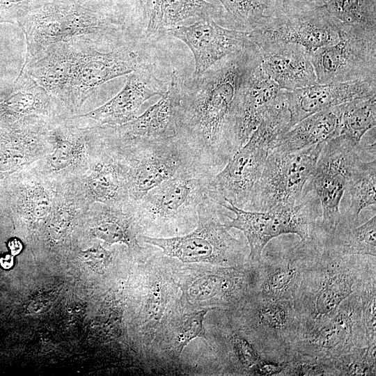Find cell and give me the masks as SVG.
Returning a JSON list of instances; mask_svg holds the SVG:
<instances>
[{"label": "cell", "instance_id": "obj_1", "mask_svg": "<svg viewBox=\"0 0 376 376\" xmlns=\"http://www.w3.org/2000/svg\"><path fill=\"white\" fill-rule=\"evenodd\" d=\"M259 63L258 47L253 45L180 85V132L205 148L216 162H228L238 150L234 106L244 82Z\"/></svg>", "mask_w": 376, "mask_h": 376}, {"label": "cell", "instance_id": "obj_2", "mask_svg": "<svg viewBox=\"0 0 376 376\" xmlns=\"http://www.w3.org/2000/svg\"><path fill=\"white\" fill-rule=\"evenodd\" d=\"M95 40L81 37L52 45L21 70L75 113L98 87L129 75L139 65L137 54L131 49L101 52L96 49Z\"/></svg>", "mask_w": 376, "mask_h": 376}, {"label": "cell", "instance_id": "obj_3", "mask_svg": "<svg viewBox=\"0 0 376 376\" xmlns=\"http://www.w3.org/2000/svg\"><path fill=\"white\" fill-rule=\"evenodd\" d=\"M17 24L26 42L23 66L52 45L81 37L98 40L120 26L92 0H33Z\"/></svg>", "mask_w": 376, "mask_h": 376}, {"label": "cell", "instance_id": "obj_4", "mask_svg": "<svg viewBox=\"0 0 376 376\" xmlns=\"http://www.w3.org/2000/svg\"><path fill=\"white\" fill-rule=\"evenodd\" d=\"M289 122L285 95L282 93L246 143L210 179L208 196L220 205L246 206L276 139L289 130Z\"/></svg>", "mask_w": 376, "mask_h": 376}, {"label": "cell", "instance_id": "obj_5", "mask_svg": "<svg viewBox=\"0 0 376 376\" xmlns=\"http://www.w3.org/2000/svg\"><path fill=\"white\" fill-rule=\"evenodd\" d=\"M249 32L255 45L293 43L309 52L334 44L340 38V29L324 6L306 0H269L265 16Z\"/></svg>", "mask_w": 376, "mask_h": 376}, {"label": "cell", "instance_id": "obj_6", "mask_svg": "<svg viewBox=\"0 0 376 376\" xmlns=\"http://www.w3.org/2000/svg\"><path fill=\"white\" fill-rule=\"evenodd\" d=\"M324 143L291 152L272 149L246 205L251 211L265 212L297 204L304 196Z\"/></svg>", "mask_w": 376, "mask_h": 376}, {"label": "cell", "instance_id": "obj_7", "mask_svg": "<svg viewBox=\"0 0 376 376\" xmlns=\"http://www.w3.org/2000/svg\"><path fill=\"white\" fill-rule=\"evenodd\" d=\"M214 203L207 197L200 203L196 228L189 234L166 238L145 236L143 241L184 263L236 265L242 256L241 244L220 222Z\"/></svg>", "mask_w": 376, "mask_h": 376}, {"label": "cell", "instance_id": "obj_8", "mask_svg": "<svg viewBox=\"0 0 376 376\" xmlns=\"http://www.w3.org/2000/svg\"><path fill=\"white\" fill-rule=\"evenodd\" d=\"M221 206L235 215L229 217L224 226L243 232L249 245V257L256 261L268 242L281 235L296 234L302 242L313 238L320 205L315 193L311 191L294 206L269 211H247L231 203Z\"/></svg>", "mask_w": 376, "mask_h": 376}, {"label": "cell", "instance_id": "obj_9", "mask_svg": "<svg viewBox=\"0 0 376 376\" xmlns=\"http://www.w3.org/2000/svg\"><path fill=\"white\" fill-rule=\"evenodd\" d=\"M359 144L338 136L324 143L314 173L305 194L313 191L319 199L322 219L320 228L327 241L334 236L340 223V204L350 173L361 159Z\"/></svg>", "mask_w": 376, "mask_h": 376}, {"label": "cell", "instance_id": "obj_10", "mask_svg": "<svg viewBox=\"0 0 376 376\" xmlns=\"http://www.w3.org/2000/svg\"><path fill=\"white\" fill-rule=\"evenodd\" d=\"M309 57L318 84L376 80V30L343 29L338 41Z\"/></svg>", "mask_w": 376, "mask_h": 376}, {"label": "cell", "instance_id": "obj_11", "mask_svg": "<svg viewBox=\"0 0 376 376\" xmlns=\"http://www.w3.org/2000/svg\"><path fill=\"white\" fill-rule=\"evenodd\" d=\"M210 178H199L193 169L166 180L138 200L140 213L148 223L156 225L188 216L197 217L200 203L209 197Z\"/></svg>", "mask_w": 376, "mask_h": 376}, {"label": "cell", "instance_id": "obj_12", "mask_svg": "<svg viewBox=\"0 0 376 376\" xmlns=\"http://www.w3.org/2000/svg\"><path fill=\"white\" fill-rule=\"evenodd\" d=\"M185 43L195 63L193 75L204 73L223 58L254 45L249 31L224 28L210 17H201L188 26H175L166 31Z\"/></svg>", "mask_w": 376, "mask_h": 376}, {"label": "cell", "instance_id": "obj_13", "mask_svg": "<svg viewBox=\"0 0 376 376\" xmlns=\"http://www.w3.org/2000/svg\"><path fill=\"white\" fill-rule=\"evenodd\" d=\"M98 134L99 127H79L60 118L50 120L47 135L52 149L44 157L41 173L49 178L83 175Z\"/></svg>", "mask_w": 376, "mask_h": 376}, {"label": "cell", "instance_id": "obj_14", "mask_svg": "<svg viewBox=\"0 0 376 376\" xmlns=\"http://www.w3.org/2000/svg\"><path fill=\"white\" fill-rule=\"evenodd\" d=\"M170 139L149 141V148L127 164L130 199L138 201L162 182L193 170L188 150L169 143Z\"/></svg>", "mask_w": 376, "mask_h": 376}, {"label": "cell", "instance_id": "obj_15", "mask_svg": "<svg viewBox=\"0 0 376 376\" xmlns=\"http://www.w3.org/2000/svg\"><path fill=\"white\" fill-rule=\"evenodd\" d=\"M141 116L125 124L111 126L120 141L148 142L173 138L179 134L181 89L175 72L169 88Z\"/></svg>", "mask_w": 376, "mask_h": 376}, {"label": "cell", "instance_id": "obj_16", "mask_svg": "<svg viewBox=\"0 0 376 376\" xmlns=\"http://www.w3.org/2000/svg\"><path fill=\"white\" fill-rule=\"evenodd\" d=\"M127 75L124 87L115 97L93 111L73 116L96 121L100 125H120L134 119L146 101L162 95L167 89L155 75L151 65L141 63Z\"/></svg>", "mask_w": 376, "mask_h": 376}, {"label": "cell", "instance_id": "obj_17", "mask_svg": "<svg viewBox=\"0 0 376 376\" xmlns=\"http://www.w3.org/2000/svg\"><path fill=\"white\" fill-rule=\"evenodd\" d=\"M51 118L32 117L0 129V179L51 151L47 127Z\"/></svg>", "mask_w": 376, "mask_h": 376}, {"label": "cell", "instance_id": "obj_18", "mask_svg": "<svg viewBox=\"0 0 376 376\" xmlns=\"http://www.w3.org/2000/svg\"><path fill=\"white\" fill-rule=\"evenodd\" d=\"M290 113L289 129L317 112L376 95V80L316 84L292 91H285Z\"/></svg>", "mask_w": 376, "mask_h": 376}, {"label": "cell", "instance_id": "obj_19", "mask_svg": "<svg viewBox=\"0 0 376 376\" xmlns=\"http://www.w3.org/2000/svg\"><path fill=\"white\" fill-rule=\"evenodd\" d=\"M283 91L264 72L260 63L253 69L240 90L233 109L238 149L246 143Z\"/></svg>", "mask_w": 376, "mask_h": 376}, {"label": "cell", "instance_id": "obj_20", "mask_svg": "<svg viewBox=\"0 0 376 376\" xmlns=\"http://www.w3.org/2000/svg\"><path fill=\"white\" fill-rule=\"evenodd\" d=\"M60 103L20 70L10 84L0 86V123L8 126L32 117L60 118Z\"/></svg>", "mask_w": 376, "mask_h": 376}, {"label": "cell", "instance_id": "obj_21", "mask_svg": "<svg viewBox=\"0 0 376 376\" xmlns=\"http://www.w3.org/2000/svg\"><path fill=\"white\" fill-rule=\"evenodd\" d=\"M264 72L286 91L318 84L309 52L293 43L272 42L256 45Z\"/></svg>", "mask_w": 376, "mask_h": 376}, {"label": "cell", "instance_id": "obj_22", "mask_svg": "<svg viewBox=\"0 0 376 376\" xmlns=\"http://www.w3.org/2000/svg\"><path fill=\"white\" fill-rule=\"evenodd\" d=\"M127 164L104 156L91 160L79 185L91 205L119 206L128 196Z\"/></svg>", "mask_w": 376, "mask_h": 376}, {"label": "cell", "instance_id": "obj_23", "mask_svg": "<svg viewBox=\"0 0 376 376\" xmlns=\"http://www.w3.org/2000/svg\"><path fill=\"white\" fill-rule=\"evenodd\" d=\"M339 105L306 117L276 139L272 149L291 152L337 136Z\"/></svg>", "mask_w": 376, "mask_h": 376}, {"label": "cell", "instance_id": "obj_24", "mask_svg": "<svg viewBox=\"0 0 376 376\" xmlns=\"http://www.w3.org/2000/svg\"><path fill=\"white\" fill-rule=\"evenodd\" d=\"M214 10V6L205 0H154L146 33L160 35L187 19L210 17Z\"/></svg>", "mask_w": 376, "mask_h": 376}, {"label": "cell", "instance_id": "obj_25", "mask_svg": "<svg viewBox=\"0 0 376 376\" xmlns=\"http://www.w3.org/2000/svg\"><path fill=\"white\" fill-rule=\"evenodd\" d=\"M345 191L350 196V204L345 216L340 219L354 226L364 208L376 203V160L360 159L349 175Z\"/></svg>", "mask_w": 376, "mask_h": 376}, {"label": "cell", "instance_id": "obj_26", "mask_svg": "<svg viewBox=\"0 0 376 376\" xmlns=\"http://www.w3.org/2000/svg\"><path fill=\"white\" fill-rule=\"evenodd\" d=\"M58 187L43 174L32 175L22 184L17 196L19 211L28 219L36 221L49 215Z\"/></svg>", "mask_w": 376, "mask_h": 376}, {"label": "cell", "instance_id": "obj_27", "mask_svg": "<svg viewBox=\"0 0 376 376\" xmlns=\"http://www.w3.org/2000/svg\"><path fill=\"white\" fill-rule=\"evenodd\" d=\"M342 220L332 238L326 242L335 251L349 255H376V216L354 227Z\"/></svg>", "mask_w": 376, "mask_h": 376}, {"label": "cell", "instance_id": "obj_28", "mask_svg": "<svg viewBox=\"0 0 376 376\" xmlns=\"http://www.w3.org/2000/svg\"><path fill=\"white\" fill-rule=\"evenodd\" d=\"M338 136L360 143L366 133L375 127L376 95L339 105Z\"/></svg>", "mask_w": 376, "mask_h": 376}, {"label": "cell", "instance_id": "obj_29", "mask_svg": "<svg viewBox=\"0 0 376 376\" xmlns=\"http://www.w3.org/2000/svg\"><path fill=\"white\" fill-rule=\"evenodd\" d=\"M324 6L340 30H376V0H328Z\"/></svg>", "mask_w": 376, "mask_h": 376}, {"label": "cell", "instance_id": "obj_30", "mask_svg": "<svg viewBox=\"0 0 376 376\" xmlns=\"http://www.w3.org/2000/svg\"><path fill=\"white\" fill-rule=\"evenodd\" d=\"M100 214L93 226L92 235L107 244H125L137 246L136 234L128 216L115 205L99 203Z\"/></svg>", "mask_w": 376, "mask_h": 376}, {"label": "cell", "instance_id": "obj_31", "mask_svg": "<svg viewBox=\"0 0 376 376\" xmlns=\"http://www.w3.org/2000/svg\"><path fill=\"white\" fill-rule=\"evenodd\" d=\"M234 287L233 279L219 273L197 276L185 288L184 295L194 303L210 302L228 295Z\"/></svg>", "mask_w": 376, "mask_h": 376}, {"label": "cell", "instance_id": "obj_32", "mask_svg": "<svg viewBox=\"0 0 376 376\" xmlns=\"http://www.w3.org/2000/svg\"><path fill=\"white\" fill-rule=\"evenodd\" d=\"M240 31H251L265 16L269 0H218Z\"/></svg>", "mask_w": 376, "mask_h": 376}, {"label": "cell", "instance_id": "obj_33", "mask_svg": "<svg viewBox=\"0 0 376 376\" xmlns=\"http://www.w3.org/2000/svg\"><path fill=\"white\" fill-rule=\"evenodd\" d=\"M350 276L338 273L329 277L320 288L315 301L316 312L326 315L334 311L352 292Z\"/></svg>", "mask_w": 376, "mask_h": 376}, {"label": "cell", "instance_id": "obj_34", "mask_svg": "<svg viewBox=\"0 0 376 376\" xmlns=\"http://www.w3.org/2000/svg\"><path fill=\"white\" fill-rule=\"evenodd\" d=\"M211 309L205 308L184 315L175 336V349L179 354L194 338H205L203 321L205 315Z\"/></svg>", "mask_w": 376, "mask_h": 376}, {"label": "cell", "instance_id": "obj_35", "mask_svg": "<svg viewBox=\"0 0 376 376\" xmlns=\"http://www.w3.org/2000/svg\"><path fill=\"white\" fill-rule=\"evenodd\" d=\"M349 329L347 318L339 315L322 329L318 334V341L322 347H334L345 338Z\"/></svg>", "mask_w": 376, "mask_h": 376}, {"label": "cell", "instance_id": "obj_36", "mask_svg": "<svg viewBox=\"0 0 376 376\" xmlns=\"http://www.w3.org/2000/svg\"><path fill=\"white\" fill-rule=\"evenodd\" d=\"M295 269L289 264L274 271L265 283L264 290L271 298L278 297L288 290L295 276Z\"/></svg>", "mask_w": 376, "mask_h": 376}, {"label": "cell", "instance_id": "obj_37", "mask_svg": "<svg viewBox=\"0 0 376 376\" xmlns=\"http://www.w3.org/2000/svg\"><path fill=\"white\" fill-rule=\"evenodd\" d=\"M81 258L93 269L103 272L110 264L111 253L97 244L81 252Z\"/></svg>", "mask_w": 376, "mask_h": 376}, {"label": "cell", "instance_id": "obj_38", "mask_svg": "<svg viewBox=\"0 0 376 376\" xmlns=\"http://www.w3.org/2000/svg\"><path fill=\"white\" fill-rule=\"evenodd\" d=\"M33 0H0V24L17 23Z\"/></svg>", "mask_w": 376, "mask_h": 376}, {"label": "cell", "instance_id": "obj_39", "mask_svg": "<svg viewBox=\"0 0 376 376\" xmlns=\"http://www.w3.org/2000/svg\"><path fill=\"white\" fill-rule=\"evenodd\" d=\"M234 351L240 362L246 368H253L260 358L253 345L244 338L235 336L233 340Z\"/></svg>", "mask_w": 376, "mask_h": 376}, {"label": "cell", "instance_id": "obj_40", "mask_svg": "<svg viewBox=\"0 0 376 376\" xmlns=\"http://www.w3.org/2000/svg\"><path fill=\"white\" fill-rule=\"evenodd\" d=\"M263 323L272 329L283 327L288 320V313L283 306L272 304L264 306L259 313Z\"/></svg>", "mask_w": 376, "mask_h": 376}, {"label": "cell", "instance_id": "obj_41", "mask_svg": "<svg viewBox=\"0 0 376 376\" xmlns=\"http://www.w3.org/2000/svg\"><path fill=\"white\" fill-rule=\"evenodd\" d=\"M285 363L262 361L261 360L253 367L254 375L271 376L279 374L286 367Z\"/></svg>", "mask_w": 376, "mask_h": 376}, {"label": "cell", "instance_id": "obj_42", "mask_svg": "<svg viewBox=\"0 0 376 376\" xmlns=\"http://www.w3.org/2000/svg\"><path fill=\"white\" fill-rule=\"evenodd\" d=\"M363 312L365 322L368 330L375 334V290L370 292V295L365 301Z\"/></svg>", "mask_w": 376, "mask_h": 376}, {"label": "cell", "instance_id": "obj_43", "mask_svg": "<svg viewBox=\"0 0 376 376\" xmlns=\"http://www.w3.org/2000/svg\"><path fill=\"white\" fill-rule=\"evenodd\" d=\"M153 2L154 0H135L138 11L146 21L149 17Z\"/></svg>", "mask_w": 376, "mask_h": 376}, {"label": "cell", "instance_id": "obj_44", "mask_svg": "<svg viewBox=\"0 0 376 376\" xmlns=\"http://www.w3.org/2000/svg\"><path fill=\"white\" fill-rule=\"evenodd\" d=\"M10 253L13 256H17L21 253L23 249V244L20 240L17 238H11L7 244Z\"/></svg>", "mask_w": 376, "mask_h": 376}, {"label": "cell", "instance_id": "obj_45", "mask_svg": "<svg viewBox=\"0 0 376 376\" xmlns=\"http://www.w3.org/2000/svg\"><path fill=\"white\" fill-rule=\"evenodd\" d=\"M14 265V256L6 253L0 257V266L4 269H9Z\"/></svg>", "mask_w": 376, "mask_h": 376}, {"label": "cell", "instance_id": "obj_46", "mask_svg": "<svg viewBox=\"0 0 376 376\" xmlns=\"http://www.w3.org/2000/svg\"><path fill=\"white\" fill-rule=\"evenodd\" d=\"M269 1H280V0H269ZM306 1L318 4V5H324L328 0H306Z\"/></svg>", "mask_w": 376, "mask_h": 376}]
</instances>
